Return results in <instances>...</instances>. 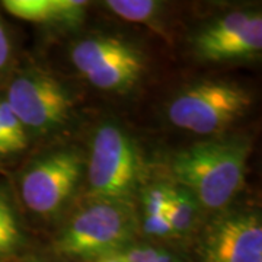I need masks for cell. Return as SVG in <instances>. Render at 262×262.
I'll return each instance as SVG.
<instances>
[{"label":"cell","instance_id":"cell-1","mask_svg":"<svg viewBox=\"0 0 262 262\" xmlns=\"http://www.w3.org/2000/svg\"><path fill=\"white\" fill-rule=\"evenodd\" d=\"M249 153L244 139L200 141L172 158L170 172L200 206L222 210L244 187Z\"/></svg>","mask_w":262,"mask_h":262},{"label":"cell","instance_id":"cell-2","mask_svg":"<svg viewBox=\"0 0 262 262\" xmlns=\"http://www.w3.org/2000/svg\"><path fill=\"white\" fill-rule=\"evenodd\" d=\"M136 227L137 222L130 204L95 200L58 234L57 252L89 261L117 255L128 246Z\"/></svg>","mask_w":262,"mask_h":262},{"label":"cell","instance_id":"cell-3","mask_svg":"<svg viewBox=\"0 0 262 262\" xmlns=\"http://www.w3.org/2000/svg\"><path fill=\"white\" fill-rule=\"evenodd\" d=\"M141 172L137 144L121 127L102 124L95 131L88 160L89 195L94 200L130 204Z\"/></svg>","mask_w":262,"mask_h":262},{"label":"cell","instance_id":"cell-4","mask_svg":"<svg viewBox=\"0 0 262 262\" xmlns=\"http://www.w3.org/2000/svg\"><path fill=\"white\" fill-rule=\"evenodd\" d=\"M252 103L244 86L223 80H206L188 86L168 106V118L175 127L201 136L226 130Z\"/></svg>","mask_w":262,"mask_h":262},{"label":"cell","instance_id":"cell-5","mask_svg":"<svg viewBox=\"0 0 262 262\" xmlns=\"http://www.w3.org/2000/svg\"><path fill=\"white\" fill-rule=\"evenodd\" d=\"M72 61L89 83L108 92L128 91L144 70L141 53L117 37H89L72 50Z\"/></svg>","mask_w":262,"mask_h":262},{"label":"cell","instance_id":"cell-6","mask_svg":"<svg viewBox=\"0 0 262 262\" xmlns=\"http://www.w3.org/2000/svg\"><path fill=\"white\" fill-rule=\"evenodd\" d=\"M6 102L25 130L50 133L66 124L72 98L53 76L41 70H27L9 84Z\"/></svg>","mask_w":262,"mask_h":262},{"label":"cell","instance_id":"cell-7","mask_svg":"<svg viewBox=\"0 0 262 262\" xmlns=\"http://www.w3.org/2000/svg\"><path fill=\"white\" fill-rule=\"evenodd\" d=\"M83 168L84 160L75 150H60L37 160L20 181L27 207L37 214L56 213L75 192Z\"/></svg>","mask_w":262,"mask_h":262},{"label":"cell","instance_id":"cell-8","mask_svg":"<svg viewBox=\"0 0 262 262\" xmlns=\"http://www.w3.org/2000/svg\"><path fill=\"white\" fill-rule=\"evenodd\" d=\"M200 262H262L261 217L236 211L207 226L198 246Z\"/></svg>","mask_w":262,"mask_h":262},{"label":"cell","instance_id":"cell-9","mask_svg":"<svg viewBox=\"0 0 262 262\" xmlns=\"http://www.w3.org/2000/svg\"><path fill=\"white\" fill-rule=\"evenodd\" d=\"M262 50L261 13L232 12L203 29L194 39V51L206 61L244 60Z\"/></svg>","mask_w":262,"mask_h":262},{"label":"cell","instance_id":"cell-10","mask_svg":"<svg viewBox=\"0 0 262 262\" xmlns=\"http://www.w3.org/2000/svg\"><path fill=\"white\" fill-rule=\"evenodd\" d=\"M83 0H5L3 8L15 18L35 22L75 27L82 24L88 9Z\"/></svg>","mask_w":262,"mask_h":262},{"label":"cell","instance_id":"cell-11","mask_svg":"<svg viewBox=\"0 0 262 262\" xmlns=\"http://www.w3.org/2000/svg\"><path fill=\"white\" fill-rule=\"evenodd\" d=\"M200 204L196 198L185 188L179 185L168 187V203H166V219L172 233L187 234L195 226Z\"/></svg>","mask_w":262,"mask_h":262},{"label":"cell","instance_id":"cell-12","mask_svg":"<svg viewBox=\"0 0 262 262\" xmlns=\"http://www.w3.org/2000/svg\"><path fill=\"white\" fill-rule=\"evenodd\" d=\"M168 187L165 184L151 185L143 192V230L149 236L173 234L166 219Z\"/></svg>","mask_w":262,"mask_h":262},{"label":"cell","instance_id":"cell-13","mask_svg":"<svg viewBox=\"0 0 262 262\" xmlns=\"http://www.w3.org/2000/svg\"><path fill=\"white\" fill-rule=\"evenodd\" d=\"M22 244L18 219L8 196L0 192V255L15 252Z\"/></svg>","mask_w":262,"mask_h":262},{"label":"cell","instance_id":"cell-14","mask_svg":"<svg viewBox=\"0 0 262 262\" xmlns=\"http://www.w3.org/2000/svg\"><path fill=\"white\" fill-rule=\"evenodd\" d=\"M106 8L130 22H147L156 16L160 8L155 0H108Z\"/></svg>","mask_w":262,"mask_h":262},{"label":"cell","instance_id":"cell-15","mask_svg":"<svg viewBox=\"0 0 262 262\" xmlns=\"http://www.w3.org/2000/svg\"><path fill=\"white\" fill-rule=\"evenodd\" d=\"M0 128L9 143L12 151H18L27 147V130L6 101H0Z\"/></svg>","mask_w":262,"mask_h":262},{"label":"cell","instance_id":"cell-16","mask_svg":"<svg viewBox=\"0 0 262 262\" xmlns=\"http://www.w3.org/2000/svg\"><path fill=\"white\" fill-rule=\"evenodd\" d=\"M10 57V42L6 34V29L0 20V70L8 64Z\"/></svg>","mask_w":262,"mask_h":262},{"label":"cell","instance_id":"cell-17","mask_svg":"<svg viewBox=\"0 0 262 262\" xmlns=\"http://www.w3.org/2000/svg\"><path fill=\"white\" fill-rule=\"evenodd\" d=\"M153 262H181V261H179L175 255H172L170 252H168V251H165V249H163V251L160 252L159 256H158V258H156Z\"/></svg>","mask_w":262,"mask_h":262},{"label":"cell","instance_id":"cell-18","mask_svg":"<svg viewBox=\"0 0 262 262\" xmlns=\"http://www.w3.org/2000/svg\"><path fill=\"white\" fill-rule=\"evenodd\" d=\"M6 153H12V149H10L9 143L6 140L3 131L0 128V155H6Z\"/></svg>","mask_w":262,"mask_h":262},{"label":"cell","instance_id":"cell-19","mask_svg":"<svg viewBox=\"0 0 262 262\" xmlns=\"http://www.w3.org/2000/svg\"><path fill=\"white\" fill-rule=\"evenodd\" d=\"M92 262H124L118 256V255H111V256H105V258H99V259H96V261Z\"/></svg>","mask_w":262,"mask_h":262},{"label":"cell","instance_id":"cell-20","mask_svg":"<svg viewBox=\"0 0 262 262\" xmlns=\"http://www.w3.org/2000/svg\"><path fill=\"white\" fill-rule=\"evenodd\" d=\"M28 262H39V261H37V259H32V261H28Z\"/></svg>","mask_w":262,"mask_h":262}]
</instances>
